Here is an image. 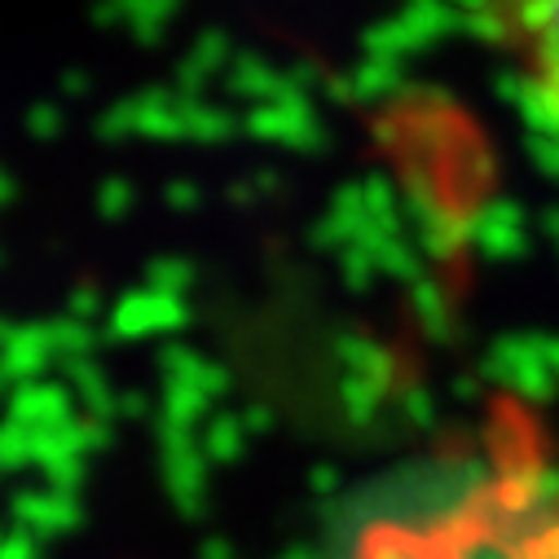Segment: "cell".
I'll return each mask as SVG.
<instances>
[{
	"label": "cell",
	"instance_id": "cell-2",
	"mask_svg": "<svg viewBox=\"0 0 559 559\" xmlns=\"http://www.w3.org/2000/svg\"><path fill=\"white\" fill-rule=\"evenodd\" d=\"M445 559H559V502H533L520 520H493V533Z\"/></svg>",
	"mask_w": 559,
	"mask_h": 559
},
{
	"label": "cell",
	"instance_id": "cell-1",
	"mask_svg": "<svg viewBox=\"0 0 559 559\" xmlns=\"http://www.w3.org/2000/svg\"><path fill=\"white\" fill-rule=\"evenodd\" d=\"M489 23L533 110L559 132V0H493Z\"/></svg>",
	"mask_w": 559,
	"mask_h": 559
}]
</instances>
